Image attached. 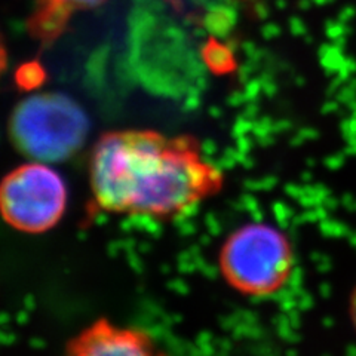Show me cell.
<instances>
[{"label": "cell", "mask_w": 356, "mask_h": 356, "mask_svg": "<svg viewBox=\"0 0 356 356\" xmlns=\"http://www.w3.org/2000/svg\"><path fill=\"white\" fill-rule=\"evenodd\" d=\"M89 186L94 205L107 214L168 221L220 193L225 174L193 137L125 129L97 141Z\"/></svg>", "instance_id": "obj_1"}, {"label": "cell", "mask_w": 356, "mask_h": 356, "mask_svg": "<svg viewBox=\"0 0 356 356\" xmlns=\"http://www.w3.org/2000/svg\"><path fill=\"white\" fill-rule=\"evenodd\" d=\"M221 276L242 296L277 294L294 270V250L285 233L269 222H247L232 232L218 254Z\"/></svg>", "instance_id": "obj_2"}, {"label": "cell", "mask_w": 356, "mask_h": 356, "mask_svg": "<svg viewBox=\"0 0 356 356\" xmlns=\"http://www.w3.org/2000/svg\"><path fill=\"white\" fill-rule=\"evenodd\" d=\"M88 119L72 98L40 94L24 99L10 119L15 146L31 161L60 162L81 149Z\"/></svg>", "instance_id": "obj_3"}, {"label": "cell", "mask_w": 356, "mask_h": 356, "mask_svg": "<svg viewBox=\"0 0 356 356\" xmlns=\"http://www.w3.org/2000/svg\"><path fill=\"white\" fill-rule=\"evenodd\" d=\"M67 208V187L58 171L47 162L17 166L0 187V209L8 225L29 235L55 227Z\"/></svg>", "instance_id": "obj_4"}, {"label": "cell", "mask_w": 356, "mask_h": 356, "mask_svg": "<svg viewBox=\"0 0 356 356\" xmlns=\"http://www.w3.org/2000/svg\"><path fill=\"white\" fill-rule=\"evenodd\" d=\"M64 356H168L149 332L97 319L67 343Z\"/></svg>", "instance_id": "obj_5"}, {"label": "cell", "mask_w": 356, "mask_h": 356, "mask_svg": "<svg viewBox=\"0 0 356 356\" xmlns=\"http://www.w3.org/2000/svg\"><path fill=\"white\" fill-rule=\"evenodd\" d=\"M103 2L104 0H39L40 13L36 15V33L44 38L55 36L73 10L94 8Z\"/></svg>", "instance_id": "obj_6"}, {"label": "cell", "mask_w": 356, "mask_h": 356, "mask_svg": "<svg viewBox=\"0 0 356 356\" xmlns=\"http://www.w3.org/2000/svg\"><path fill=\"white\" fill-rule=\"evenodd\" d=\"M205 61L217 73H225L233 69L235 61L230 52L217 42H209L205 48Z\"/></svg>", "instance_id": "obj_7"}, {"label": "cell", "mask_w": 356, "mask_h": 356, "mask_svg": "<svg viewBox=\"0 0 356 356\" xmlns=\"http://www.w3.org/2000/svg\"><path fill=\"white\" fill-rule=\"evenodd\" d=\"M43 79V70L38 64H27L18 73V82L24 88L36 86Z\"/></svg>", "instance_id": "obj_8"}, {"label": "cell", "mask_w": 356, "mask_h": 356, "mask_svg": "<svg viewBox=\"0 0 356 356\" xmlns=\"http://www.w3.org/2000/svg\"><path fill=\"white\" fill-rule=\"evenodd\" d=\"M349 315H350V321H352V324H353L355 331H356V288H355V291H353V293H352V296H350Z\"/></svg>", "instance_id": "obj_9"}]
</instances>
